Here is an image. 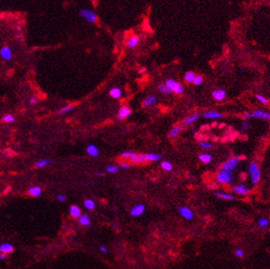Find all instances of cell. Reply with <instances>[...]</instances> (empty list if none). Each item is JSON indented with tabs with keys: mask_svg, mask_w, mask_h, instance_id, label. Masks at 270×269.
Segmentation results:
<instances>
[{
	"mask_svg": "<svg viewBox=\"0 0 270 269\" xmlns=\"http://www.w3.org/2000/svg\"><path fill=\"white\" fill-rule=\"evenodd\" d=\"M199 146L200 147L203 149H211L213 147V144L209 142H206V141H201L199 142Z\"/></svg>",
	"mask_w": 270,
	"mask_h": 269,
	"instance_id": "cell-36",
	"label": "cell"
},
{
	"mask_svg": "<svg viewBox=\"0 0 270 269\" xmlns=\"http://www.w3.org/2000/svg\"><path fill=\"white\" fill-rule=\"evenodd\" d=\"M84 207H86L87 209L88 210H93L95 207H96V203H95V202L92 200V199H91V198H87L86 199L85 201H84Z\"/></svg>",
	"mask_w": 270,
	"mask_h": 269,
	"instance_id": "cell-30",
	"label": "cell"
},
{
	"mask_svg": "<svg viewBox=\"0 0 270 269\" xmlns=\"http://www.w3.org/2000/svg\"><path fill=\"white\" fill-rule=\"evenodd\" d=\"M13 250H14V248L9 243H3L0 244V253H2V254H12Z\"/></svg>",
	"mask_w": 270,
	"mask_h": 269,
	"instance_id": "cell-17",
	"label": "cell"
},
{
	"mask_svg": "<svg viewBox=\"0 0 270 269\" xmlns=\"http://www.w3.org/2000/svg\"><path fill=\"white\" fill-rule=\"evenodd\" d=\"M140 42V40H139V37L136 36V35H134V36H132L127 41V45L128 47H129V48H134V47H136Z\"/></svg>",
	"mask_w": 270,
	"mask_h": 269,
	"instance_id": "cell-21",
	"label": "cell"
},
{
	"mask_svg": "<svg viewBox=\"0 0 270 269\" xmlns=\"http://www.w3.org/2000/svg\"><path fill=\"white\" fill-rule=\"evenodd\" d=\"M69 214L73 218H79L82 216V212L80 207L76 206V205H72L71 207H69Z\"/></svg>",
	"mask_w": 270,
	"mask_h": 269,
	"instance_id": "cell-16",
	"label": "cell"
},
{
	"mask_svg": "<svg viewBox=\"0 0 270 269\" xmlns=\"http://www.w3.org/2000/svg\"><path fill=\"white\" fill-rule=\"evenodd\" d=\"M118 167L119 169H122V170H128V169L130 167V165L128 164V163H124V162H123V163H120V164L119 165Z\"/></svg>",
	"mask_w": 270,
	"mask_h": 269,
	"instance_id": "cell-44",
	"label": "cell"
},
{
	"mask_svg": "<svg viewBox=\"0 0 270 269\" xmlns=\"http://www.w3.org/2000/svg\"><path fill=\"white\" fill-rule=\"evenodd\" d=\"M248 173L250 178V180L253 184H257L261 177V171L259 167L258 166V165L252 161L249 164L248 167Z\"/></svg>",
	"mask_w": 270,
	"mask_h": 269,
	"instance_id": "cell-1",
	"label": "cell"
},
{
	"mask_svg": "<svg viewBox=\"0 0 270 269\" xmlns=\"http://www.w3.org/2000/svg\"><path fill=\"white\" fill-rule=\"evenodd\" d=\"M106 170L107 172L110 174H115L116 172H118L119 170V167L118 166H115V165H108V166H106Z\"/></svg>",
	"mask_w": 270,
	"mask_h": 269,
	"instance_id": "cell-38",
	"label": "cell"
},
{
	"mask_svg": "<svg viewBox=\"0 0 270 269\" xmlns=\"http://www.w3.org/2000/svg\"><path fill=\"white\" fill-rule=\"evenodd\" d=\"M255 98L257 100H259V102L263 103V104H268V99H267L266 97H264V96L262 95H256L255 96Z\"/></svg>",
	"mask_w": 270,
	"mask_h": 269,
	"instance_id": "cell-39",
	"label": "cell"
},
{
	"mask_svg": "<svg viewBox=\"0 0 270 269\" xmlns=\"http://www.w3.org/2000/svg\"><path fill=\"white\" fill-rule=\"evenodd\" d=\"M56 198H57V200L59 202L63 203V202H64L66 200V196L64 194H59L56 197Z\"/></svg>",
	"mask_w": 270,
	"mask_h": 269,
	"instance_id": "cell-45",
	"label": "cell"
},
{
	"mask_svg": "<svg viewBox=\"0 0 270 269\" xmlns=\"http://www.w3.org/2000/svg\"><path fill=\"white\" fill-rule=\"evenodd\" d=\"M212 96H213V98L215 100H217V101H221L222 100L225 99L226 97V91H224L223 89H219V90H215L212 93Z\"/></svg>",
	"mask_w": 270,
	"mask_h": 269,
	"instance_id": "cell-14",
	"label": "cell"
},
{
	"mask_svg": "<svg viewBox=\"0 0 270 269\" xmlns=\"http://www.w3.org/2000/svg\"><path fill=\"white\" fill-rule=\"evenodd\" d=\"M109 94L114 99H119L122 96V90L119 87H112L111 89L109 91Z\"/></svg>",
	"mask_w": 270,
	"mask_h": 269,
	"instance_id": "cell-20",
	"label": "cell"
},
{
	"mask_svg": "<svg viewBox=\"0 0 270 269\" xmlns=\"http://www.w3.org/2000/svg\"><path fill=\"white\" fill-rule=\"evenodd\" d=\"M240 162V158L237 156L235 157H231L228 159L226 162H224L223 164L221 166V170H224V171H228V172H231L232 173L234 170H236Z\"/></svg>",
	"mask_w": 270,
	"mask_h": 269,
	"instance_id": "cell-4",
	"label": "cell"
},
{
	"mask_svg": "<svg viewBox=\"0 0 270 269\" xmlns=\"http://www.w3.org/2000/svg\"><path fill=\"white\" fill-rule=\"evenodd\" d=\"M235 255H236V257H237V258H243L244 255H245V252H244V250L241 249H235Z\"/></svg>",
	"mask_w": 270,
	"mask_h": 269,
	"instance_id": "cell-41",
	"label": "cell"
},
{
	"mask_svg": "<svg viewBox=\"0 0 270 269\" xmlns=\"http://www.w3.org/2000/svg\"><path fill=\"white\" fill-rule=\"evenodd\" d=\"M157 89L162 94H164V95H171V90L168 88V87L165 83H161L159 84L158 87H157Z\"/></svg>",
	"mask_w": 270,
	"mask_h": 269,
	"instance_id": "cell-28",
	"label": "cell"
},
{
	"mask_svg": "<svg viewBox=\"0 0 270 269\" xmlns=\"http://www.w3.org/2000/svg\"><path fill=\"white\" fill-rule=\"evenodd\" d=\"M157 102V97L154 95H151L147 97L146 99L143 101V107L144 108H149L151 106H153Z\"/></svg>",
	"mask_w": 270,
	"mask_h": 269,
	"instance_id": "cell-12",
	"label": "cell"
},
{
	"mask_svg": "<svg viewBox=\"0 0 270 269\" xmlns=\"http://www.w3.org/2000/svg\"><path fill=\"white\" fill-rule=\"evenodd\" d=\"M193 83L194 84L195 86H199L203 83V77L199 75H197L194 77V79L193 81Z\"/></svg>",
	"mask_w": 270,
	"mask_h": 269,
	"instance_id": "cell-40",
	"label": "cell"
},
{
	"mask_svg": "<svg viewBox=\"0 0 270 269\" xmlns=\"http://www.w3.org/2000/svg\"><path fill=\"white\" fill-rule=\"evenodd\" d=\"M27 193L31 197L37 198V197H40L41 193H42V189H41L40 186H32V187H31L30 189H28Z\"/></svg>",
	"mask_w": 270,
	"mask_h": 269,
	"instance_id": "cell-15",
	"label": "cell"
},
{
	"mask_svg": "<svg viewBox=\"0 0 270 269\" xmlns=\"http://www.w3.org/2000/svg\"><path fill=\"white\" fill-rule=\"evenodd\" d=\"M233 174L228 171L219 170L216 175V179L221 184H229L233 181Z\"/></svg>",
	"mask_w": 270,
	"mask_h": 269,
	"instance_id": "cell-3",
	"label": "cell"
},
{
	"mask_svg": "<svg viewBox=\"0 0 270 269\" xmlns=\"http://www.w3.org/2000/svg\"><path fill=\"white\" fill-rule=\"evenodd\" d=\"M161 167H162L163 170H166V171H171L173 169L172 164H171L170 161H162V163H161Z\"/></svg>",
	"mask_w": 270,
	"mask_h": 269,
	"instance_id": "cell-34",
	"label": "cell"
},
{
	"mask_svg": "<svg viewBox=\"0 0 270 269\" xmlns=\"http://www.w3.org/2000/svg\"><path fill=\"white\" fill-rule=\"evenodd\" d=\"M147 160V161H159L162 160V156L153 152H149L146 154Z\"/></svg>",
	"mask_w": 270,
	"mask_h": 269,
	"instance_id": "cell-25",
	"label": "cell"
},
{
	"mask_svg": "<svg viewBox=\"0 0 270 269\" xmlns=\"http://www.w3.org/2000/svg\"><path fill=\"white\" fill-rule=\"evenodd\" d=\"M203 116L205 119H218L222 117V115L220 112L215 111V110H208L205 111L203 114Z\"/></svg>",
	"mask_w": 270,
	"mask_h": 269,
	"instance_id": "cell-13",
	"label": "cell"
},
{
	"mask_svg": "<svg viewBox=\"0 0 270 269\" xmlns=\"http://www.w3.org/2000/svg\"><path fill=\"white\" fill-rule=\"evenodd\" d=\"M131 114H132V110L129 106L122 105L119 110L118 113H117V118L119 119H125L128 117H129Z\"/></svg>",
	"mask_w": 270,
	"mask_h": 269,
	"instance_id": "cell-8",
	"label": "cell"
},
{
	"mask_svg": "<svg viewBox=\"0 0 270 269\" xmlns=\"http://www.w3.org/2000/svg\"><path fill=\"white\" fill-rule=\"evenodd\" d=\"M87 153L92 157H96L99 156V150L94 144H89L87 147Z\"/></svg>",
	"mask_w": 270,
	"mask_h": 269,
	"instance_id": "cell-19",
	"label": "cell"
},
{
	"mask_svg": "<svg viewBox=\"0 0 270 269\" xmlns=\"http://www.w3.org/2000/svg\"><path fill=\"white\" fill-rule=\"evenodd\" d=\"M100 250H101V252L104 254H106L108 253V249H107V248H106L105 245H101V246H100Z\"/></svg>",
	"mask_w": 270,
	"mask_h": 269,
	"instance_id": "cell-46",
	"label": "cell"
},
{
	"mask_svg": "<svg viewBox=\"0 0 270 269\" xmlns=\"http://www.w3.org/2000/svg\"><path fill=\"white\" fill-rule=\"evenodd\" d=\"M165 84L167 86L169 89L171 90V91L172 93H175V94H178V95H180V94L183 93L184 91L183 86H182L178 81L175 80V79H171V78H169V79H166V80Z\"/></svg>",
	"mask_w": 270,
	"mask_h": 269,
	"instance_id": "cell-5",
	"label": "cell"
},
{
	"mask_svg": "<svg viewBox=\"0 0 270 269\" xmlns=\"http://www.w3.org/2000/svg\"><path fill=\"white\" fill-rule=\"evenodd\" d=\"M130 161L133 162V163H135V164H142V163H145L147 161V160L146 154H135L131 158Z\"/></svg>",
	"mask_w": 270,
	"mask_h": 269,
	"instance_id": "cell-18",
	"label": "cell"
},
{
	"mask_svg": "<svg viewBox=\"0 0 270 269\" xmlns=\"http://www.w3.org/2000/svg\"><path fill=\"white\" fill-rule=\"evenodd\" d=\"M215 196H217V198L223 199V200H233L235 197L234 195L231 194V193H222V192H215Z\"/></svg>",
	"mask_w": 270,
	"mask_h": 269,
	"instance_id": "cell-22",
	"label": "cell"
},
{
	"mask_svg": "<svg viewBox=\"0 0 270 269\" xmlns=\"http://www.w3.org/2000/svg\"><path fill=\"white\" fill-rule=\"evenodd\" d=\"M136 154L134 152L132 151H127V152H124L121 153V157L124 159H131L134 156V155Z\"/></svg>",
	"mask_w": 270,
	"mask_h": 269,
	"instance_id": "cell-37",
	"label": "cell"
},
{
	"mask_svg": "<svg viewBox=\"0 0 270 269\" xmlns=\"http://www.w3.org/2000/svg\"><path fill=\"white\" fill-rule=\"evenodd\" d=\"M75 108V105H68L64 106V107H63L59 110V111H58V114L59 115H64V114H67V113H69V112H71L72 110H73Z\"/></svg>",
	"mask_w": 270,
	"mask_h": 269,
	"instance_id": "cell-29",
	"label": "cell"
},
{
	"mask_svg": "<svg viewBox=\"0 0 270 269\" xmlns=\"http://www.w3.org/2000/svg\"><path fill=\"white\" fill-rule=\"evenodd\" d=\"M199 161L203 162V163H204V164H208V163H210L213 160V157H212V156L210 154H208V153H200L199 155Z\"/></svg>",
	"mask_w": 270,
	"mask_h": 269,
	"instance_id": "cell-23",
	"label": "cell"
},
{
	"mask_svg": "<svg viewBox=\"0 0 270 269\" xmlns=\"http://www.w3.org/2000/svg\"><path fill=\"white\" fill-rule=\"evenodd\" d=\"M179 212L181 215V217L186 220H192L194 217V213L191 209L186 207H180L179 208Z\"/></svg>",
	"mask_w": 270,
	"mask_h": 269,
	"instance_id": "cell-11",
	"label": "cell"
},
{
	"mask_svg": "<svg viewBox=\"0 0 270 269\" xmlns=\"http://www.w3.org/2000/svg\"><path fill=\"white\" fill-rule=\"evenodd\" d=\"M17 28H18L17 30H21V26H17Z\"/></svg>",
	"mask_w": 270,
	"mask_h": 269,
	"instance_id": "cell-50",
	"label": "cell"
},
{
	"mask_svg": "<svg viewBox=\"0 0 270 269\" xmlns=\"http://www.w3.org/2000/svg\"><path fill=\"white\" fill-rule=\"evenodd\" d=\"M53 162V160H51V159H42V160H40V161H38L37 162H36V164H35V166L38 168V169H40V168H43V167L46 166L48 165L51 164Z\"/></svg>",
	"mask_w": 270,
	"mask_h": 269,
	"instance_id": "cell-24",
	"label": "cell"
},
{
	"mask_svg": "<svg viewBox=\"0 0 270 269\" xmlns=\"http://www.w3.org/2000/svg\"><path fill=\"white\" fill-rule=\"evenodd\" d=\"M231 192L234 194L240 195V196H245L250 192L249 187L245 184H238L231 187Z\"/></svg>",
	"mask_w": 270,
	"mask_h": 269,
	"instance_id": "cell-7",
	"label": "cell"
},
{
	"mask_svg": "<svg viewBox=\"0 0 270 269\" xmlns=\"http://www.w3.org/2000/svg\"><path fill=\"white\" fill-rule=\"evenodd\" d=\"M79 14L82 17L90 23H95L97 21V15L93 11L88 8H82L79 11Z\"/></svg>",
	"mask_w": 270,
	"mask_h": 269,
	"instance_id": "cell-6",
	"label": "cell"
},
{
	"mask_svg": "<svg viewBox=\"0 0 270 269\" xmlns=\"http://www.w3.org/2000/svg\"><path fill=\"white\" fill-rule=\"evenodd\" d=\"M257 223L258 226H259L261 229H265L269 225V221L267 218H265V217H262V218L259 219Z\"/></svg>",
	"mask_w": 270,
	"mask_h": 269,
	"instance_id": "cell-32",
	"label": "cell"
},
{
	"mask_svg": "<svg viewBox=\"0 0 270 269\" xmlns=\"http://www.w3.org/2000/svg\"><path fill=\"white\" fill-rule=\"evenodd\" d=\"M38 103V98L36 96H32L28 100V104L30 105H35Z\"/></svg>",
	"mask_w": 270,
	"mask_h": 269,
	"instance_id": "cell-43",
	"label": "cell"
},
{
	"mask_svg": "<svg viewBox=\"0 0 270 269\" xmlns=\"http://www.w3.org/2000/svg\"><path fill=\"white\" fill-rule=\"evenodd\" d=\"M0 57L5 60V61H9L13 57V51L12 49L8 45L3 46L0 49Z\"/></svg>",
	"mask_w": 270,
	"mask_h": 269,
	"instance_id": "cell-9",
	"label": "cell"
},
{
	"mask_svg": "<svg viewBox=\"0 0 270 269\" xmlns=\"http://www.w3.org/2000/svg\"><path fill=\"white\" fill-rule=\"evenodd\" d=\"M96 176H99V177L103 176V175H104V174H103V173H101V172H99V173H96Z\"/></svg>",
	"mask_w": 270,
	"mask_h": 269,
	"instance_id": "cell-48",
	"label": "cell"
},
{
	"mask_svg": "<svg viewBox=\"0 0 270 269\" xmlns=\"http://www.w3.org/2000/svg\"><path fill=\"white\" fill-rule=\"evenodd\" d=\"M180 128L178 126H175L171 128V130L170 131V133H169V138H174L175 137L180 133Z\"/></svg>",
	"mask_w": 270,
	"mask_h": 269,
	"instance_id": "cell-35",
	"label": "cell"
},
{
	"mask_svg": "<svg viewBox=\"0 0 270 269\" xmlns=\"http://www.w3.org/2000/svg\"><path fill=\"white\" fill-rule=\"evenodd\" d=\"M239 72H240V73H243V72H244V68H239Z\"/></svg>",
	"mask_w": 270,
	"mask_h": 269,
	"instance_id": "cell-49",
	"label": "cell"
},
{
	"mask_svg": "<svg viewBox=\"0 0 270 269\" xmlns=\"http://www.w3.org/2000/svg\"><path fill=\"white\" fill-rule=\"evenodd\" d=\"M7 254H2V253H0V260H5L7 259Z\"/></svg>",
	"mask_w": 270,
	"mask_h": 269,
	"instance_id": "cell-47",
	"label": "cell"
},
{
	"mask_svg": "<svg viewBox=\"0 0 270 269\" xmlns=\"http://www.w3.org/2000/svg\"><path fill=\"white\" fill-rule=\"evenodd\" d=\"M146 210V207L143 203H138V204L135 205L132 209L130 210V215L132 217H137L141 216L142 214Z\"/></svg>",
	"mask_w": 270,
	"mask_h": 269,
	"instance_id": "cell-10",
	"label": "cell"
},
{
	"mask_svg": "<svg viewBox=\"0 0 270 269\" xmlns=\"http://www.w3.org/2000/svg\"><path fill=\"white\" fill-rule=\"evenodd\" d=\"M199 113H195V114H194L192 115L191 116H189L188 118H186L185 120H184V124H192V123H194L196 120H198L199 119Z\"/></svg>",
	"mask_w": 270,
	"mask_h": 269,
	"instance_id": "cell-27",
	"label": "cell"
},
{
	"mask_svg": "<svg viewBox=\"0 0 270 269\" xmlns=\"http://www.w3.org/2000/svg\"><path fill=\"white\" fill-rule=\"evenodd\" d=\"M78 221L80 223V225L83 226H87L91 224L90 217L85 214H82L81 217L78 218Z\"/></svg>",
	"mask_w": 270,
	"mask_h": 269,
	"instance_id": "cell-26",
	"label": "cell"
},
{
	"mask_svg": "<svg viewBox=\"0 0 270 269\" xmlns=\"http://www.w3.org/2000/svg\"><path fill=\"white\" fill-rule=\"evenodd\" d=\"M243 117L245 119H262V120H270V113L266 110H258L252 112H246L243 115Z\"/></svg>",
	"mask_w": 270,
	"mask_h": 269,
	"instance_id": "cell-2",
	"label": "cell"
},
{
	"mask_svg": "<svg viewBox=\"0 0 270 269\" xmlns=\"http://www.w3.org/2000/svg\"><path fill=\"white\" fill-rule=\"evenodd\" d=\"M195 73H194V72H191V71H189L185 73V80L186 82H193V81L194 79V77H195Z\"/></svg>",
	"mask_w": 270,
	"mask_h": 269,
	"instance_id": "cell-33",
	"label": "cell"
},
{
	"mask_svg": "<svg viewBox=\"0 0 270 269\" xmlns=\"http://www.w3.org/2000/svg\"><path fill=\"white\" fill-rule=\"evenodd\" d=\"M16 120V118L14 115H11V114H7V115H4L2 117V121L4 122V123H8V124H12V123H14Z\"/></svg>",
	"mask_w": 270,
	"mask_h": 269,
	"instance_id": "cell-31",
	"label": "cell"
},
{
	"mask_svg": "<svg viewBox=\"0 0 270 269\" xmlns=\"http://www.w3.org/2000/svg\"><path fill=\"white\" fill-rule=\"evenodd\" d=\"M241 131L242 132H245V131H247L249 129V128H250V124H248V122H246V121H242L241 122Z\"/></svg>",
	"mask_w": 270,
	"mask_h": 269,
	"instance_id": "cell-42",
	"label": "cell"
}]
</instances>
